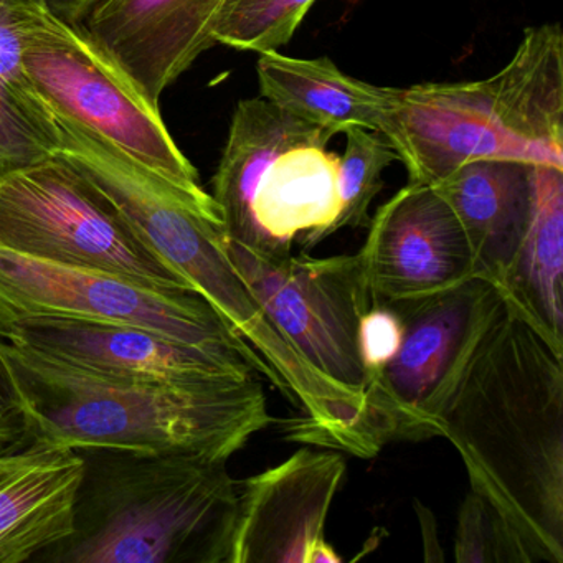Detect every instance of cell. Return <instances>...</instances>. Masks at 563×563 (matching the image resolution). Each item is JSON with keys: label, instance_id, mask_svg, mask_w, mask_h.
Masks as SVG:
<instances>
[{"label": "cell", "instance_id": "cell-1", "mask_svg": "<svg viewBox=\"0 0 563 563\" xmlns=\"http://www.w3.org/2000/svg\"><path fill=\"white\" fill-rule=\"evenodd\" d=\"M471 490L530 563L563 562V352L504 301L443 417Z\"/></svg>", "mask_w": 563, "mask_h": 563}, {"label": "cell", "instance_id": "cell-2", "mask_svg": "<svg viewBox=\"0 0 563 563\" xmlns=\"http://www.w3.org/2000/svg\"><path fill=\"white\" fill-rule=\"evenodd\" d=\"M24 398L32 441L54 448H124L229 461L275 423L252 378L130 382L87 374L0 339Z\"/></svg>", "mask_w": 563, "mask_h": 563}, {"label": "cell", "instance_id": "cell-3", "mask_svg": "<svg viewBox=\"0 0 563 563\" xmlns=\"http://www.w3.org/2000/svg\"><path fill=\"white\" fill-rule=\"evenodd\" d=\"M74 532L35 563H230L240 483L227 461L78 448Z\"/></svg>", "mask_w": 563, "mask_h": 563}, {"label": "cell", "instance_id": "cell-4", "mask_svg": "<svg viewBox=\"0 0 563 563\" xmlns=\"http://www.w3.org/2000/svg\"><path fill=\"white\" fill-rule=\"evenodd\" d=\"M380 133L408 184L433 186L477 159L563 169L562 29H527L509 64L486 80L395 88Z\"/></svg>", "mask_w": 563, "mask_h": 563}, {"label": "cell", "instance_id": "cell-5", "mask_svg": "<svg viewBox=\"0 0 563 563\" xmlns=\"http://www.w3.org/2000/svg\"><path fill=\"white\" fill-rule=\"evenodd\" d=\"M332 136L265 98L240 101L212 180L227 239L282 255L298 236L305 250L331 236L341 210Z\"/></svg>", "mask_w": 563, "mask_h": 563}, {"label": "cell", "instance_id": "cell-6", "mask_svg": "<svg viewBox=\"0 0 563 563\" xmlns=\"http://www.w3.org/2000/svg\"><path fill=\"white\" fill-rule=\"evenodd\" d=\"M404 338L390 362L365 382L352 453L377 456L395 441L443 438V417L477 345L503 312V292L483 278L423 298L390 302Z\"/></svg>", "mask_w": 563, "mask_h": 563}, {"label": "cell", "instance_id": "cell-7", "mask_svg": "<svg viewBox=\"0 0 563 563\" xmlns=\"http://www.w3.org/2000/svg\"><path fill=\"white\" fill-rule=\"evenodd\" d=\"M0 250L150 288L192 289L137 239L97 186L58 156L0 180Z\"/></svg>", "mask_w": 563, "mask_h": 563}, {"label": "cell", "instance_id": "cell-8", "mask_svg": "<svg viewBox=\"0 0 563 563\" xmlns=\"http://www.w3.org/2000/svg\"><path fill=\"white\" fill-rule=\"evenodd\" d=\"M24 67L55 118L107 141L183 189L206 194L159 108L141 95L80 25L54 18L42 5L25 32Z\"/></svg>", "mask_w": 563, "mask_h": 563}, {"label": "cell", "instance_id": "cell-9", "mask_svg": "<svg viewBox=\"0 0 563 563\" xmlns=\"http://www.w3.org/2000/svg\"><path fill=\"white\" fill-rule=\"evenodd\" d=\"M227 253L289 344L361 417L367 374L358 324L374 301L358 252L265 255L227 239Z\"/></svg>", "mask_w": 563, "mask_h": 563}, {"label": "cell", "instance_id": "cell-10", "mask_svg": "<svg viewBox=\"0 0 563 563\" xmlns=\"http://www.w3.org/2000/svg\"><path fill=\"white\" fill-rule=\"evenodd\" d=\"M22 316L121 322L187 344L232 349L252 358L256 374L265 377L258 355L200 292L150 288L110 273L0 250V319Z\"/></svg>", "mask_w": 563, "mask_h": 563}, {"label": "cell", "instance_id": "cell-11", "mask_svg": "<svg viewBox=\"0 0 563 563\" xmlns=\"http://www.w3.org/2000/svg\"><path fill=\"white\" fill-rule=\"evenodd\" d=\"M0 339L48 361L113 380L189 384L258 375L252 358L242 352L187 344L121 322L22 316L0 319Z\"/></svg>", "mask_w": 563, "mask_h": 563}, {"label": "cell", "instance_id": "cell-12", "mask_svg": "<svg viewBox=\"0 0 563 563\" xmlns=\"http://www.w3.org/2000/svg\"><path fill=\"white\" fill-rule=\"evenodd\" d=\"M341 451L302 448L278 466L240 481L230 563H338L325 520L344 483Z\"/></svg>", "mask_w": 563, "mask_h": 563}, {"label": "cell", "instance_id": "cell-13", "mask_svg": "<svg viewBox=\"0 0 563 563\" xmlns=\"http://www.w3.org/2000/svg\"><path fill=\"white\" fill-rule=\"evenodd\" d=\"M358 255L374 305L423 298L476 278L456 213L428 184H407L377 210Z\"/></svg>", "mask_w": 563, "mask_h": 563}, {"label": "cell", "instance_id": "cell-14", "mask_svg": "<svg viewBox=\"0 0 563 563\" xmlns=\"http://www.w3.org/2000/svg\"><path fill=\"white\" fill-rule=\"evenodd\" d=\"M227 0H101L80 22L88 37L154 107L194 62L216 47Z\"/></svg>", "mask_w": 563, "mask_h": 563}, {"label": "cell", "instance_id": "cell-15", "mask_svg": "<svg viewBox=\"0 0 563 563\" xmlns=\"http://www.w3.org/2000/svg\"><path fill=\"white\" fill-rule=\"evenodd\" d=\"M456 213L473 250L476 278L503 289L529 225L530 164L470 161L433 184Z\"/></svg>", "mask_w": 563, "mask_h": 563}, {"label": "cell", "instance_id": "cell-16", "mask_svg": "<svg viewBox=\"0 0 563 563\" xmlns=\"http://www.w3.org/2000/svg\"><path fill=\"white\" fill-rule=\"evenodd\" d=\"M256 74L260 97L334 134L354 126L380 133L395 100V88L349 77L328 57L306 60L268 52L260 55Z\"/></svg>", "mask_w": 563, "mask_h": 563}, {"label": "cell", "instance_id": "cell-17", "mask_svg": "<svg viewBox=\"0 0 563 563\" xmlns=\"http://www.w3.org/2000/svg\"><path fill=\"white\" fill-rule=\"evenodd\" d=\"M529 225L504 283V301L563 352V169L530 166Z\"/></svg>", "mask_w": 563, "mask_h": 563}, {"label": "cell", "instance_id": "cell-18", "mask_svg": "<svg viewBox=\"0 0 563 563\" xmlns=\"http://www.w3.org/2000/svg\"><path fill=\"white\" fill-rule=\"evenodd\" d=\"M81 477L84 460L68 448L0 477V563L34 562L74 532Z\"/></svg>", "mask_w": 563, "mask_h": 563}, {"label": "cell", "instance_id": "cell-19", "mask_svg": "<svg viewBox=\"0 0 563 563\" xmlns=\"http://www.w3.org/2000/svg\"><path fill=\"white\" fill-rule=\"evenodd\" d=\"M42 0H0V180L54 157L57 120L24 67V37Z\"/></svg>", "mask_w": 563, "mask_h": 563}, {"label": "cell", "instance_id": "cell-20", "mask_svg": "<svg viewBox=\"0 0 563 563\" xmlns=\"http://www.w3.org/2000/svg\"><path fill=\"white\" fill-rule=\"evenodd\" d=\"M342 134H345V151L339 174L341 210L331 227V235L342 229H368L372 220L368 210L384 187L382 176L398 161L387 137L377 131L354 126Z\"/></svg>", "mask_w": 563, "mask_h": 563}, {"label": "cell", "instance_id": "cell-21", "mask_svg": "<svg viewBox=\"0 0 563 563\" xmlns=\"http://www.w3.org/2000/svg\"><path fill=\"white\" fill-rule=\"evenodd\" d=\"M316 0H227L217 21V45L268 54L291 42Z\"/></svg>", "mask_w": 563, "mask_h": 563}, {"label": "cell", "instance_id": "cell-22", "mask_svg": "<svg viewBox=\"0 0 563 563\" xmlns=\"http://www.w3.org/2000/svg\"><path fill=\"white\" fill-rule=\"evenodd\" d=\"M454 559L460 563H530L519 537L474 490L461 504Z\"/></svg>", "mask_w": 563, "mask_h": 563}, {"label": "cell", "instance_id": "cell-23", "mask_svg": "<svg viewBox=\"0 0 563 563\" xmlns=\"http://www.w3.org/2000/svg\"><path fill=\"white\" fill-rule=\"evenodd\" d=\"M404 338L400 316L387 305H372L358 324V354L367 378L394 358Z\"/></svg>", "mask_w": 563, "mask_h": 563}, {"label": "cell", "instance_id": "cell-24", "mask_svg": "<svg viewBox=\"0 0 563 563\" xmlns=\"http://www.w3.org/2000/svg\"><path fill=\"white\" fill-rule=\"evenodd\" d=\"M29 440L31 437L24 398L11 367L0 352V448Z\"/></svg>", "mask_w": 563, "mask_h": 563}, {"label": "cell", "instance_id": "cell-25", "mask_svg": "<svg viewBox=\"0 0 563 563\" xmlns=\"http://www.w3.org/2000/svg\"><path fill=\"white\" fill-rule=\"evenodd\" d=\"M52 450H55V448L32 440L0 448V477L5 476V474L11 473V471L18 470V467L32 463V461L47 456Z\"/></svg>", "mask_w": 563, "mask_h": 563}, {"label": "cell", "instance_id": "cell-26", "mask_svg": "<svg viewBox=\"0 0 563 563\" xmlns=\"http://www.w3.org/2000/svg\"><path fill=\"white\" fill-rule=\"evenodd\" d=\"M101 0H42L45 11L68 24L78 25Z\"/></svg>", "mask_w": 563, "mask_h": 563}]
</instances>
